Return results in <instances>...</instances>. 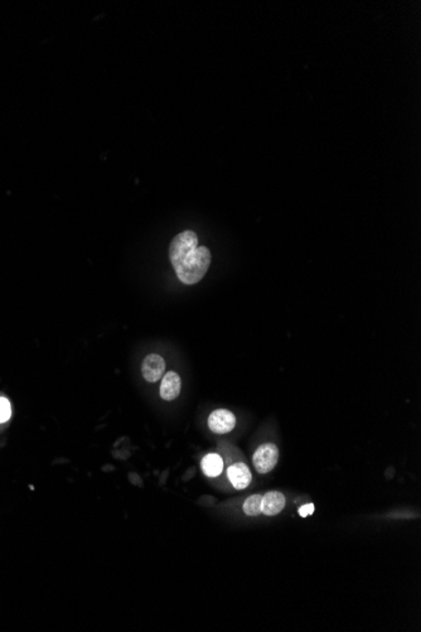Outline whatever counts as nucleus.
<instances>
[{
    "label": "nucleus",
    "mask_w": 421,
    "mask_h": 632,
    "mask_svg": "<svg viewBox=\"0 0 421 632\" xmlns=\"http://www.w3.org/2000/svg\"><path fill=\"white\" fill-rule=\"evenodd\" d=\"M279 461V448L274 443H264L253 453V466L259 473H269Z\"/></svg>",
    "instance_id": "3"
},
{
    "label": "nucleus",
    "mask_w": 421,
    "mask_h": 632,
    "mask_svg": "<svg viewBox=\"0 0 421 632\" xmlns=\"http://www.w3.org/2000/svg\"><path fill=\"white\" fill-rule=\"evenodd\" d=\"M236 425V418L227 409H217L208 417V428L216 434H226L232 432Z\"/></svg>",
    "instance_id": "4"
},
{
    "label": "nucleus",
    "mask_w": 421,
    "mask_h": 632,
    "mask_svg": "<svg viewBox=\"0 0 421 632\" xmlns=\"http://www.w3.org/2000/svg\"><path fill=\"white\" fill-rule=\"evenodd\" d=\"M142 372H143V378L148 383H156L158 380L163 378V375L165 372V361L161 355L150 353L144 359Z\"/></svg>",
    "instance_id": "5"
},
{
    "label": "nucleus",
    "mask_w": 421,
    "mask_h": 632,
    "mask_svg": "<svg viewBox=\"0 0 421 632\" xmlns=\"http://www.w3.org/2000/svg\"><path fill=\"white\" fill-rule=\"evenodd\" d=\"M13 419V404L4 392L0 391V433L7 429Z\"/></svg>",
    "instance_id": "10"
},
{
    "label": "nucleus",
    "mask_w": 421,
    "mask_h": 632,
    "mask_svg": "<svg viewBox=\"0 0 421 632\" xmlns=\"http://www.w3.org/2000/svg\"><path fill=\"white\" fill-rule=\"evenodd\" d=\"M211 264V251L206 247H198L187 255L179 267L175 269L178 279L184 284H195L202 281Z\"/></svg>",
    "instance_id": "1"
},
{
    "label": "nucleus",
    "mask_w": 421,
    "mask_h": 632,
    "mask_svg": "<svg viewBox=\"0 0 421 632\" xmlns=\"http://www.w3.org/2000/svg\"><path fill=\"white\" fill-rule=\"evenodd\" d=\"M182 389L181 376L175 372L164 374L161 384V397L165 402H172L179 397Z\"/></svg>",
    "instance_id": "7"
},
{
    "label": "nucleus",
    "mask_w": 421,
    "mask_h": 632,
    "mask_svg": "<svg viewBox=\"0 0 421 632\" xmlns=\"http://www.w3.org/2000/svg\"><path fill=\"white\" fill-rule=\"evenodd\" d=\"M198 248V236L195 231L187 230L177 235L169 247V259L172 267L177 269L183 259Z\"/></svg>",
    "instance_id": "2"
},
{
    "label": "nucleus",
    "mask_w": 421,
    "mask_h": 632,
    "mask_svg": "<svg viewBox=\"0 0 421 632\" xmlns=\"http://www.w3.org/2000/svg\"><path fill=\"white\" fill-rule=\"evenodd\" d=\"M286 508V496L279 491H270L263 496L261 511L266 516H275L280 514Z\"/></svg>",
    "instance_id": "8"
},
{
    "label": "nucleus",
    "mask_w": 421,
    "mask_h": 632,
    "mask_svg": "<svg viewBox=\"0 0 421 632\" xmlns=\"http://www.w3.org/2000/svg\"><path fill=\"white\" fill-rule=\"evenodd\" d=\"M261 504H263V496L253 495L247 497L244 502V513L249 516H258L263 513L261 511Z\"/></svg>",
    "instance_id": "11"
},
{
    "label": "nucleus",
    "mask_w": 421,
    "mask_h": 632,
    "mask_svg": "<svg viewBox=\"0 0 421 632\" xmlns=\"http://www.w3.org/2000/svg\"><path fill=\"white\" fill-rule=\"evenodd\" d=\"M227 478L236 490L246 489L251 483V472L245 463L236 462L227 469Z\"/></svg>",
    "instance_id": "6"
},
{
    "label": "nucleus",
    "mask_w": 421,
    "mask_h": 632,
    "mask_svg": "<svg viewBox=\"0 0 421 632\" xmlns=\"http://www.w3.org/2000/svg\"><path fill=\"white\" fill-rule=\"evenodd\" d=\"M314 510L316 508H314L313 504H306L304 506L299 508V515L302 516V517H306V516L311 515L314 513Z\"/></svg>",
    "instance_id": "12"
},
{
    "label": "nucleus",
    "mask_w": 421,
    "mask_h": 632,
    "mask_svg": "<svg viewBox=\"0 0 421 632\" xmlns=\"http://www.w3.org/2000/svg\"><path fill=\"white\" fill-rule=\"evenodd\" d=\"M201 467L203 473L209 478L221 476L225 469L223 458L217 453H209L202 458Z\"/></svg>",
    "instance_id": "9"
}]
</instances>
